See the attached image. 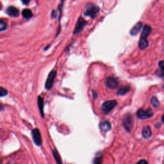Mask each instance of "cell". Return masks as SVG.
<instances>
[{
    "label": "cell",
    "instance_id": "obj_1",
    "mask_svg": "<svg viewBox=\"0 0 164 164\" xmlns=\"http://www.w3.org/2000/svg\"><path fill=\"white\" fill-rule=\"evenodd\" d=\"M100 12V8L97 5L91 3L87 6L84 14L92 19H94Z\"/></svg>",
    "mask_w": 164,
    "mask_h": 164
},
{
    "label": "cell",
    "instance_id": "obj_2",
    "mask_svg": "<svg viewBox=\"0 0 164 164\" xmlns=\"http://www.w3.org/2000/svg\"><path fill=\"white\" fill-rule=\"evenodd\" d=\"M122 124L127 132H130L133 128V118L132 115L129 113L125 115L122 121Z\"/></svg>",
    "mask_w": 164,
    "mask_h": 164
},
{
    "label": "cell",
    "instance_id": "obj_3",
    "mask_svg": "<svg viewBox=\"0 0 164 164\" xmlns=\"http://www.w3.org/2000/svg\"><path fill=\"white\" fill-rule=\"evenodd\" d=\"M137 116L138 118L141 119H147L153 117V112L151 109H147L146 110H144L142 109H138L137 112Z\"/></svg>",
    "mask_w": 164,
    "mask_h": 164
},
{
    "label": "cell",
    "instance_id": "obj_4",
    "mask_svg": "<svg viewBox=\"0 0 164 164\" xmlns=\"http://www.w3.org/2000/svg\"><path fill=\"white\" fill-rule=\"evenodd\" d=\"M117 104V102L116 100H110L105 101L101 106V110L105 113H108L110 112Z\"/></svg>",
    "mask_w": 164,
    "mask_h": 164
},
{
    "label": "cell",
    "instance_id": "obj_5",
    "mask_svg": "<svg viewBox=\"0 0 164 164\" xmlns=\"http://www.w3.org/2000/svg\"><path fill=\"white\" fill-rule=\"evenodd\" d=\"M87 24V21L82 17H80L76 24V27L75 28V30H74L73 34H78L79 33H80L82 30H84L85 27Z\"/></svg>",
    "mask_w": 164,
    "mask_h": 164
},
{
    "label": "cell",
    "instance_id": "obj_6",
    "mask_svg": "<svg viewBox=\"0 0 164 164\" xmlns=\"http://www.w3.org/2000/svg\"><path fill=\"white\" fill-rule=\"evenodd\" d=\"M56 70H53L52 71L50 72V73L49 74L47 79L46 82V85H45V88L47 90H50L53 84V82L55 81V79L56 76Z\"/></svg>",
    "mask_w": 164,
    "mask_h": 164
},
{
    "label": "cell",
    "instance_id": "obj_7",
    "mask_svg": "<svg viewBox=\"0 0 164 164\" xmlns=\"http://www.w3.org/2000/svg\"><path fill=\"white\" fill-rule=\"evenodd\" d=\"M32 138L34 139V142L39 146L42 144V137H41L40 133L38 128H35L31 132Z\"/></svg>",
    "mask_w": 164,
    "mask_h": 164
},
{
    "label": "cell",
    "instance_id": "obj_8",
    "mask_svg": "<svg viewBox=\"0 0 164 164\" xmlns=\"http://www.w3.org/2000/svg\"><path fill=\"white\" fill-rule=\"evenodd\" d=\"M106 85L110 89L116 88L119 85V81L113 77H109L106 80Z\"/></svg>",
    "mask_w": 164,
    "mask_h": 164
},
{
    "label": "cell",
    "instance_id": "obj_9",
    "mask_svg": "<svg viewBox=\"0 0 164 164\" xmlns=\"http://www.w3.org/2000/svg\"><path fill=\"white\" fill-rule=\"evenodd\" d=\"M143 26V23L142 22H138L137 24H135L133 26V27L130 30V34L132 36L137 35L140 31L141 30Z\"/></svg>",
    "mask_w": 164,
    "mask_h": 164
},
{
    "label": "cell",
    "instance_id": "obj_10",
    "mask_svg": "<svg viewBox=\"0 0 164 164\" xmlns=\"http://www.w3.org/2000/svg\"><path fill=\"white\" fill-rule=\"evenodd\" d=\"M112 128L111 123L108 121H104L100 122V129L102 132H107Z\"/></svg>",
    "mask_w": 164,
    "mask_h": 164
},
{
    "label": "cell",
    "instance_id": "obj_11",
    "mask_svg": "<svg viewBox=\"0 0 164 164\" xmlns=\"http://www.w3.org/2000/svg\"><path fill=\"white\" fill-rule=\"evenodd\" d=\"M6 14L9 15L10 17H17L19 14V10L15 8V6H10L9 7L7 8V9L6 10Z\"/></svg>",
    "mask_w": 164,
    "mask_h": 164
},
{
    "label": "cell",
    "instance_id": "obj_12",
    "mask_svg": "<svg viewBox=\"0 0 164 164\" xmlns=\"http://www.w3.org/2000/svg\"><path fill=\"white\" fill-rule=\"evenodd\" d=\"M151 32V28L150 25H145L141 34V38L147 39Z\"/></svg>",
    "mask_w": 164,
    "mask_h": 164
},
{
    "label": "cell",
    "instance_id": "obj_13",
    "mask_svg": "<svg viewBox=\"0 0 164 164\" xmlns=\"http://www.w3.org/2000/svg\"><path fill=\"white\" fill-rule=\"evenodd\" d=\"M142 134L144 138H148L151 136L152 132H151V128L149 126H147L146 127H144L142 129Z\"/></svg>",
    "mask_w": 164,
    "mask_h": 164
},
{
    "label": "cell",
    "instance_id": "obj_14",
    "mask_svg": "<svg viewBox=\"0 0 164 164\" xmlns=\"http://www.w3.org/2000/svg\"><path fill=\"white\" fill-rule=\"evenodd\" d=\"M38 106L39 109L40 110V112L41 116L43 117H44V99L43 97L39 96L38 97Z\"/></svg>",
    "mask_w": 164,
    "mask_h": 164
},
{
    "label": "cell",
    "instance_id": "obj_15",
    "mask_svg": "<svg viewBox=\"0 0 164 164\" xmlns=\"http://www.w3.org/2000/svg\"><path fill=\"white\" fill-rule=\"evenodd\" d=\"M149 45V42L147 40V39H143L141 38L140 41H139L138 46L141 50H144V49L147 48Z\"/></svg>",
    "mask_w": 164,
    "mask_h": 164
},
{
    "label": "cell",
    "instance_id": "obj_16",
    "mask_svg": "<svg viewBox=\"0 0 164 164\" xmlns=\"http://www.w3.org/2000/svg\"><path fill=\"white\" fill-rule=\"evenodd\" d=\"M22 15L24 18L29 19L31 18H32L33 16V13L31 12V10L26 9H24L22 12Z\"/></svg>",
    "mask_w": 164,
    "mask_h": 164
},
{
    "label": "cell",
    "instance_id": "obj_17",
    "mask_svg": "<svg viewBox=\"0 0 164 164\" xmlns=\"http://www.w3.org/2000/svg\"><path fill=\"white\" fill-rule=\"evenodd\" d=\"M129 90H130V87L129 86H124V87H121V88H119L117 94L119 96L125 95L129 91Z\"/></svg>",
    "mask_w": 164,
    "mask_h": 164
},
{
    "label": "cell",
    "instance_id": "obj_18",
    "mask_svg": "<svg viewBox=\"0 0 164 164\" xmlns=\"http://www.w3.org/2000/svg\"><path fill=\"white\" fill-rule=\"evenodd\" d=\"M53 154L54 158H55V159L56 162L57 163V164H62V160H61V158H60V155H59L58 151H57V150H53Z\"/></svg>",
    "mask_w": 164,
    "mask_h": 164
},
{
    "label": "cell",
    "instance_id": "obj_19",
    "mask_svg": "<svg viewBox=\"0 0 164 164\" xmlns=\"http://www.w3.org/2000/svg\"><path fill=\"white\" fill-rule=\"evenodd\" d=\"M151 103L154 108H158L160 106V102L157 99V97L155 96L152 97L151 100Z\"/></svg>",
    "mask_w": 164,
    "mask_h": 164
},
{
    "label": "cell",
    "instance_id": "obj_20",
    "mask_svg": "<svg viewBox=\"0 0 164 164\" xmlns=\"http://www.w3.org/2000/svg\"><path fill=\"white\" fill-rule=\"evenodd\" d=\"M7 27L8 24L6 21L3 19H1V21H0V30L2 31H3L7 28Z\"/></svg>",
    "mask_w": 164,
    "mask_h": 164
},
{
    "label": "cell",
    "instance_id": "obj_21",
    "mask_svg": "<svg viewBox=\"0 0 164 164\" xmlns=\"http://www.w3.org/2000/svg\"><path fill=\"white\" fill-rule=\"evenodd\" d=\"M158 66L160 69V75L162 76H164V60L159 62Z\"/></svg>",
    "mask_w": 164,
    "mask_h": 164
},
{
    "label": "cell",
    "instance_id": "obj_22",
    "mask_svg": "<svg viewBox=\"0 0 164 164\" xmlns=\"http://www.w3.org/2000/svg\"><path fill=\"white\" fill-rule=\"evenodd\" d=\"M0 96H1L2 97H3V96H5L7 95L8 94V91H7V90L4 88L3 87H1L0 88Z\"/></svg>",
    "mask_w": 164,
    "mask_h": 164
},
{
    "label": "cell",
    "instance_id": "obj_23",
    "mask_svg": "<svg viewBox=\"0 0 164 164\" xmlns=\"http://www.w3.org/2000/svg\"><path fill=\"white\" fill-rule=\"evenodd\" d=\"M95 164H101V158L97 157L94 160Z\"/></svg>",
    "mask_w": 164,
    "mask_h": 164
},
{
    "label": "cell",
    "instance_id": "obj_24",
    "mask_svg": "<svg viewBox=\"0 0 164 164\" xmlns=\"http://www.w3.org/2000/svg\"><path fill=\"white\" fill-rule=\"evenodd\" d=\"M136 164H148L147 162L145 160H141L140 161H138Z\"/></svg>",
    "mask_w": 164,
    "mask_h": 164
},
{
    "label": "cell",
    "instance_id": "obj_25",
    "mask_svg": "<svg viewBox=\"0 0 164 164\" xmlns=\"http://www.w3.org/2000/svg\"><path fill=\"white\" fill-rule=\"evenodd\" d=\"M21 2H23V4L27 5H28L29 3L30 2V0H21Z\"/></svg>",
    "mask_w": 164,
    "mask_h": 164
},
{
    "label": "cell",
    "instance_id": "obj_26",
    "mask_svg": "<svg viewBox=\"0 0 164 164\" xmlns=\"http://www.w3.org/2000/svg\"><path fill=\"white\" fill-rule=\"evenodd\" d=\"M162 122L164 124V114L163 115V116L162 117Z\"/></svg>",
    "mask_w": 164,
    "mask_h": 164
}]
</instances>
